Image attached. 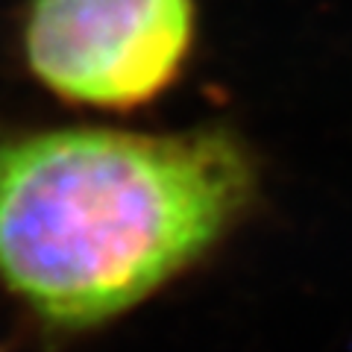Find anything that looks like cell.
I'll return each instance as SVG.
<instances>
[{"mask_svg":"<svg viewBox=\"0 0 352 352\" xmlns=\"http://www.w3.org/2000/svg\"><path fill=\"white\" fill-rule=\"evenodd\" d=\"M256 191L229 129L0 135V288L44 332L106 326L200 261Z\"/></svg>","mask_w":352,"mask_h":352,"instance_id":"cell-1","label":"cell"},{"mask_svg":"<svg viewBox=\"0 0 352 352\" xmlns=\"http://www.w3.org/2000/svg\"><path fill=\"white\" fill-rule=\"evenodd\" d=\"M194 36V0H27L21 53L62 103L132 112L179 80Z\"/></svg>","mask_w":352,"mask_h":352,"instance_id":"cell-2","label":"cell"}]
</instances>
